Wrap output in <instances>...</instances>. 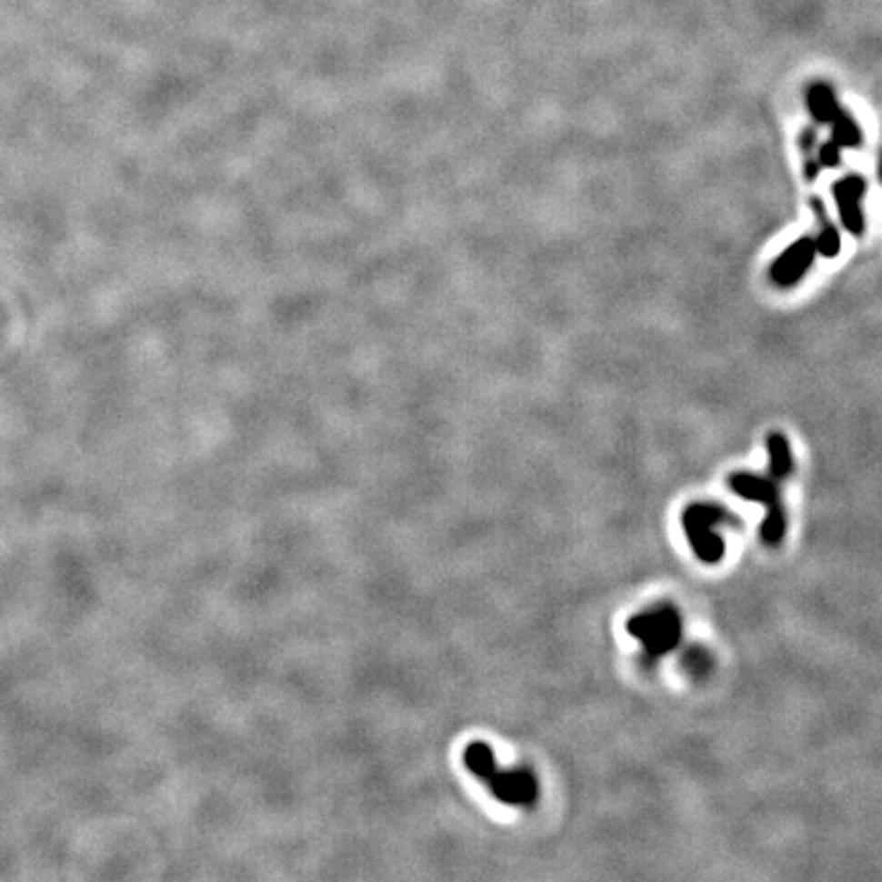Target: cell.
Masks as SVG:
<instances>
[{"mask_svg":"<svg viewBox=\"0 0 882 882\" xmlns=\"http://www.w3.org/2000/svg\"><path fill=\"white\" fill-rule=\"evenodd\" d=\"M682 529L688 539L690 550L703 564H717L726 554V544L717 534V527L734 523L736 517L721 505L693 503L682 511Z\"/></svg>","mask_w":882,"mask_h":882,"instance_id":"3","label":"cell"},{"mask_svg":"<svg viewBox=\"0 0 882 882\" xmlns=\"http://www.w3.org/2000/svg\"><path fill=\"white\" fill-rule=\"evenodd\" d=\"M811 206L815 211V219H817V237H815V247H817V254L823 257H836L842 249V239H839V231L836 229V225H831L826 215V206L819 201V198H813Z\"/></svg>","mask_w":882,"mask_h":882,"instance_id":"9","label":"cell"},{"mask_svg":"<svg viewBox=\"0 0 882 882\" xmlns=\"http://www.w3.org/2000/svg\"><path fill=\"white\" fill-rule=\"evenodd\" d=\"M464 764L472 774L486 782L498 801L513 807H531L537 801L539 787L534 772L527 768L501 770L495 760L493 747L485 742H472L464 750Z\"/></svg>","mask_w":882,"mask_h":882,"instance_id":"1","label":"cell"},{"mask_svg":"<svg viewBox=\"0 0 882 882\" xmlns=\"http://www.w3.org/2000/svg\"><path fill=\"white\" fill-rule=\"evenodd\" d=\"M880 176H882V164H880Z\"/></svg>","mask_w":882,"mask_h":882,"instance_id":"13","label":"cell"},{"mask_svg":"<svg viewBox=\"0 0 882 882\" xmlns=\"http://www.w3.org/2000/svg\"><path fill=\"white\" fill-rule=\"evenodd\" d=\"M815 256H817L815 239L811 237L797 239L795 244H790L770 266L772 282L782 288H790L798 285V282L805 278V274L811 270Z\"/></svg>","mask_w":882,"mask_h":882,"instance_id":"5","label":"cell"},{"mask_svg":"<svg viewBox=\"0 0 882 882\" xmlns=\"http://www.w3.org/2000/svg\"><path fill=\"white\" fill-rule=\"evenodd\" d=\"M629 636L644 646V654L650 662H658L678 646L682 636V621L678 611L670 605L631 615L627 621Z\"/></svg>","mask_w":882,"mask_h":882,"instance_id":"4","label":"cell"},{"mask_svg":"<svg viewBox=\"0 0 882 882\" xmlns=\"http://www.w3.org/2000/svg\"><path fill=\"white\" fill-rule=\"evenodd\" d=\"M839 162H842V147L834 141H826L819 149V165L823 168H837Z\"/></svg>","mask_w":882,"mask_h":882,"instance_id":"12","label":"cell"},{"mask_svg":"<svg viewBox=\"0 0 882 882\" xmlns=\"http://www.w3.org/2000/svg\"><path fill=\"white\" fill-rule=\"evenodd\" d=\"M831 141L837 144L839 147H850V149H858L862 144L860 125L856 123L854 116L844 109H839L836 119L831 121Z\"/></svg>","mask_w":882,"mask_h":882,"instance_id":"10","label":"cell"},{"mask_svg":"<svg viewBox=\"0 0 882 882\" xmlns=\"http://www.w3.org/2000/svg\"><path fill=\"white\" fill-rule=\"evenodd\" d=\"M727 485L731 493L742 496L744 501L764 505L767 515H764L760 527V537L770 547L778 546L787 534V513L780 501L778 480L772 478L770 474L768 476H762V474L736 472L729 476Z\"/></svg>","mask_w":882,"mask_h":882,"instance_id":"2","label":"cell"},{"mask_svg":"<svg viewBox=\"0 0 882 882\" xmlns=\"http://www.w3.org/2000/svg\"><path fill=\"white\" fill-rule=\"evenodd\" d=\"M801 147H803V152H805V176L809 178V182L817 176L819 174V162H817V157L811 155L813 152V147H815V135L811 133V129H807L805 135L801 137Z\"/></svg>","mask_w":882,"mask_h":882,"instance_id":"11","label":"cell"},{"mask_svg":"<svg viewBox=\"0 0 882 882\" xmlns=\"http://www.w3.org/2000/svg\"><path fill=\"white\" fill-rule=\"evenodd\" d=\"M807 106H809V113L817 123H831L836 119L839 109H842L836 98L834 88L827 82H813L809 90H807Z\"/></svg>","mask_w":882,"mask_h":882,"instance_id":"7","label":"cell"},{"mask_svg":"<svg viewBox=\"0 0 882 882\" xmlns=\"http://www.w3.org/2000/svg\"><path fill=\"white\" fill-rule=\"evenodd\" d=\"M867 180L858 174H850V176H844L842 180H837L834 186H831V193L837 203L839 209V219H842L844 227L852 233V236H862L864 233V211H862V201L864 195H867Z\"/></svg>","mask_w":882,"mask_h":882,"instance_id":"6","label":"cell"},{"mask_svg":"<svg viewBox=\"0 0 882 882\" xmlns=\"http://www.w3.org/2000/svg\"><path fill=\"white\" fill-rule=\"evenodd\" d=\"M767 449H768V470L770 476L777 478L778 482L787 480L790 474H793L795 462H793V452H790V444L787 436L774 431L767 437Z\"/></svg>","mask_w":882,"mask_h":882,"instance_id":"8","label":"cell"}]
</instances>
